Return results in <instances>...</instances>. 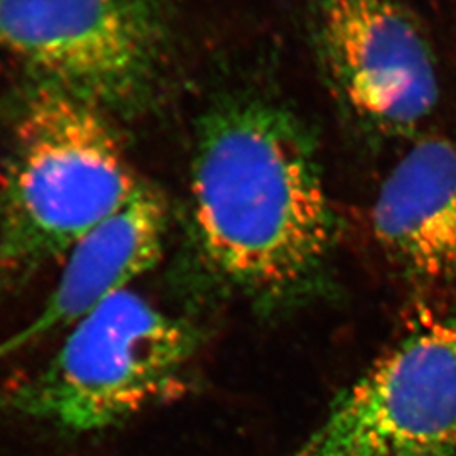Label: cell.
I'll return each instance as SVG.
<instances>
[{
    "label": "cell",
    "mask_w": 456,
    "mask_h": 456,
    "mask_svg": "<svg viewBox=\"0 0 456 456\" xmlns=\"http://www.w3.org/2000/svg\"><path fill=\"white\" fill-rule=\"evenodd\" d=\"M377 242L414 276L456 277V135L418 141L375 200Z\"/></svg>",
    "instance_id": "obj_8"
},
{
    "label": "cell",
    "mask_w": 456,
    "mask_h": 456,
    "mask_svg": "<svg viewBox=\"0 0 456 456\" xmlns=\"http://www.w3.org/2000/svg\"><path fill=\"white\" fill-rule=\"evenodd\" d=\"M0 48L103 114L152 97L167 54L158 0H0Z\"/></svg>",
    "instance_id": "obj_4"
},
{
    "label": "cell",
    "mask_w": 456,
    "mask_h": 456,
    "mask_svg": "<svg viewBox=\"0 0 456 456\" xmlns=\"http://www.w3.org/2000/svg\"><path fill=\"white\" fill-rule=\"evenodd\" d=\"M311 22L328 82L360 124L403 137L433 114L436 60L404 0H311Z\"/></svg>",
    "instance_id": "obj_6"
},
{
    "label": "cell",
    "mask_w": 456,
    "mask_h": 456,
    "mask_svg": "<svg viewBox=\"0 0 456 456\" xmlns=\"http://www.w3.org/2000/svg\"><path fill=\"white\" fill-rule=\"evenodd\" d=\"M195 346L191 326L120 291L71 326L43 367L0 389V414L77 435L114 428L167 395Z\"/></svg>",
    "instance_id": "obj_3"
},
{
    "label": "cell",
    "mask_w": 456,
    "mask_h": 456,
    "mask_svg": "<svg viewBox=\"0 0 456 456\" xmlns=\"http://www.w3.org/2000/svg\"><path fill=\"white\" fill-rule=\"evenodd\" d=\"M107 114L48 83L20 102L0 188V267L54 261L141 188Z\"/></svg>",
    "instance_id": "obj_2"
},
{
    "label": "cell",
    "mask_w": 456,
    "mask_h": 456,
    "mask_svg": "<svg viewBox=\"0 0 456 456\" xmlns=\"http://www.w3.org/2000/svg\"><path fill=\"white\" fill-rule=\"evenodd\" d=\"M166 228L163 196L142 183L118 212L68 252L63 273L37 316L0 342V360L71 328L110 296L126 291L159 261Z\"/></svg>",
    "instance_id": "obj_7"
},
{
    "label": "cell",
    "mask_w": 456,
    "mask_h": 456,
    "mask_svg": "<svg viewBox=\"0 0 456 456\" xmlns=\"http://www.w3.org/2000/svg\"><path fill=\"white\" fill-rule=\"evenodd\" d=\"M196 237L239 286L279 294L325 259L333 212L316 147L301 122L264 100H232L205 117L191 166Z\"/></svg>",
    "instance_id": "obj_1"
},
{
    "label": "cell",
    "mask_w": 456,
    "mask_h": 456,
    "mask_svg": "<svg viewBox=\"0 0 456 456\" xmlns=\"http://www.w3.org/2000/svg\"><path fill=\"white\" fill-rule=\"evenodd\" d=\"M289 456H456V314L394 346Z\"/></svg>",
    "instance_id": "obj_5"
}]
</instances>
